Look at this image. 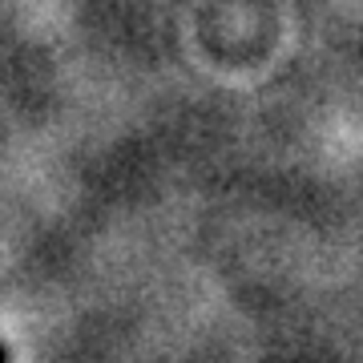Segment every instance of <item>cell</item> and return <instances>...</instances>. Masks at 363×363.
Masks as SVG:
<instances>
[{
	"label": "cell",
	"instance_id": "1",
	"mask_svg": "<svg viewBox=\"0 0 363 363\" xmlns=\"http://www.w3.org/2000/svg\"><path fill=\"white\" fill-rule=\"evenodd\" d=\"M4 359H9V347H4V343H0V363H4Z\"/></svg>",
	"mask_w": 363,
	"mask_h": 363
}]
</instances>
